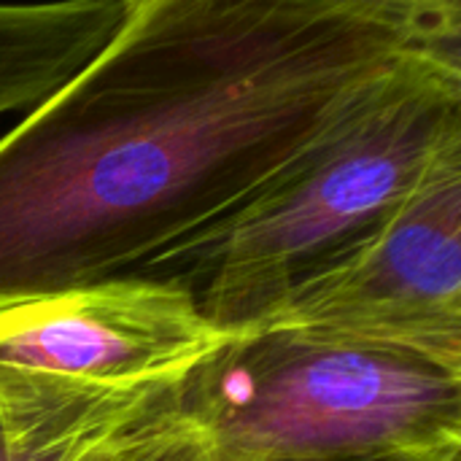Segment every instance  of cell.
I'll list each match as a JSON object with an SVG mask.
<instances>
[{
    "mask_svg": "<svg viewBox=\"0 0 461 461\" xmlns=\"http://www.w3.org/2000/svg\"><path fill=\"white\" fill-rule=\"evenodd\" d=\"M454 0H130L111 41L0 138V308L130 276L219 221Z\"/></svg>",
    "mask_w": 461,
    "mask_h": 461,
    "instance_id": "cell-1",
    "label": "cell"
},
{
    "mask_svg": "<svg viewBox=\"0 0 461 461\" xmlns=\"http://www.w3.org/2000/svg\"><path fill=\"white\" fill-rule=\"evenodd\" d=\"M461 135V41L424 46L357 92L246 203L130 276L186 286L238 335L367 246Z\"/></svg>",
    "mask_w": 461,
    "mask_h": 461,
    "instance_id": "cell-2",
    "label": "cell"
},
{
    "mask_svg": "<svg viewBox=\"0 0 461 461\" xmlns=\"http://www.w3.org/2000/svg\"><path fill=\"white\" fill-rule=\"evenodd\" d=\"M227 461H459L461 367L297 330H246L173 397Z\"/></svg>",
    "mask_w": 461,
    "mask_h": 461,
    "instance_id": "cell-3",
    "label": "cell"
},
{
    "mask_svg": "<svg viewBox=\"0 0 461 461\" xmlns=\"http://www.w3.org/2000/svg\"><path fill=\"white\" fill-rule=\"evenodd\" d=\"M227 338L186 286L146 276L0 308V429L140 424Z\"/></svg>",
    "mask_w": 461,
    "mask_h": 461,
    "instance_id": "cell-4",
    "label": "cell"
},
{
    "mask_svg": "<svg viewBox=\"0 0 461 461\" xmlns=\"http://www.w3.org/2000/svg\"><path fill=\"white\" fill-rule=\"evenodd\" d=\"M249 330H297L461 367V135L443 143L367 246Z\"/></svg>",
    "mask_w": 461,
    "mask_h": 461,
    "instance_id": "cell-5",
    "label": "cell"
},
{
    "mask_svg": "<svg viewBox=\"0 0 461 461\" xmlns=\"http://www.w3.org/2000/svg\"><path fill=\"white\" fill-rule=\"evenodd\" d=\"M130 0L0 3V116L32 111L122 27Z\"/></svg>",
    "mask_w": 461,
    "mask_h": 461,
    "instance_id": "cell-6",
    "label": "cell"
},
{
    "mask_svg": "<svg viewBox=\"0 0 461 461\" xmlns=\"http://www.w3.org/2000/svg\"><path fill=\"white\" fill-rule=\"evenodd\" d=\"M86 461H227L213 440L173 402L111 440L103 451Z\"/></svg>",
    "mask_w": 461,
    "mask_h": 461,
    "instance_id": "cell-7",
    "label": "cell"
},
{
    "mask_svg": "<svg viewBox=\"0 0 461 461\" xmlns=\"http://www.w3.org/2000/svg\"><path fill=\"white\" fill-rule=\"evenodd\" d=\"M130 429L92 427L51 435H19L0 429V461H86Z\"/></svg>",
    "mask_w": 461,
    "mask_h": 461,
    "instance_id": "cell-8",
    "label": "cell"
}]
</instances>
